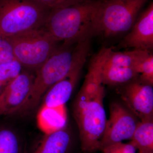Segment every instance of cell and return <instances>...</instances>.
<instances>
[{"instance_id": "cell-16", "label": "cell", "mask_w": 153, "mask_h": 153, "mask_svg": "<svg viewBox=\"0 0 153 153\" xmlns=\"http://www.w3.org/2000/svg\"><path fill=\"white\" fill-rule=\"evenodd\" d=\"M131 140L139 153H153V120L138 122Z\"/></svg>"}, {"instance_id": "cell-10", "label": "cell", "mask_w": 153, "mask_h": 153, "mask_svg": "<svg viewBox=\"0 0 153 153\" xmlns=\"http://www.w3.org/2000/svg\"><path fill=\"white\" fill-rule=\"evenodd\" d=\"M133 48L151 52L153 48V2L141 11L127 34L116 49Z\"/></svg>"}, {"instance_id": "cell-18", "label": "cell", "mask_w": 153, "mask_h": 153, "mask_svg": "<svg viewBox=\"0 0 153 153\" xmlns=\"http://www.w3.org/2000/svg\"><path fill=\"white\" fill-rule=\"evenodd\" d=\"M22 65L16 60L0 65V85L8 83L18 76Z\"/></svg>"}, {"instance_id": "cell-3", "label": "cell", "mask_w": 153, "mask_h": 153, "mask_svg": "<svg viewBox=\"0 0 153 153\" xmlns=\"http://www.w3.org/2000/svg\"><path fill=\"white\" fill-rule=\"evenodd\" d=\"M79 49V43L60 44L37 70L27 100L20 113L28 114L35 109L47 91L68 74L74 66Z\"/></svg>"}, {"instance_id": "cell-1", "label": "cell", "mask_w": 153, "mask_h": 153, "mask_svg": "<svg viewBox=\"0 0 153 153\" xmlns=\"http://www.w3.org/2000/svg\"><path fill=\"white\" fill-rule=\"evenodd\" d=\"M108 48L103 47L91 58L85 80L73 106V116L78 126L82 152L100 151V140L107 120L103 101L105 91L100 71Z\"/></svg>"}, {"instance_id": "cell-19", "label": "cell", "mask_w": 153, "mask_h": 153, "mask_svg": "<svg viewBox=\"0 0 153 153\" xmlns=\"http://www.w3.org/2000/svg\"><path fill=\"white\" fill-rule=\"evenodd\" d=\"M136 70L140 74L139 78L144 83L153 85V55L150 53L137 66Z\"/></svg>"}, {"instance_id": "cell-13", "label": "cell", "mask_w": 153, "mask_h": 153, "mask_svg": "<svg viewBox=\"0 0 153 153\" xmlns=\"http://www.w3.org/2000/svg\"><path fill=\"white\" fill-rule=\"evenodd\" d=\"M71 143V135L64 128L45 134L33 153H67Z\"/></svg>"}, {"instance_id": "cell-2", "label": "cell", "mask_w": 153, "mask_h": 153, "mask_svg": "<svg viewBox=\"0 0 153 153\" xmlns=\"http://www.w3.org/2000/svg\"><path fill=\"white\" fill-rule=\"evenodd\" d=\"M103 0L52 10L43 28L59 42L76 44L100 34V8Z\"/></svg>"}, {"instance_id": "cell-5", "label": "cell", "mask_w": 153, "mask_h": 153, "mask_svg": "<svg viewBox=\"0 0 153 153\" xmlns=\"http://www.w3.org/2000/svg\"><path fill=\"white\" fill-rule=\"evenodd\" d=\"M7 38L15 59L22 66L37 70L60 45L43 27Z\"/></svg>"}, {"instance_id": "cell-20", "label": "cell", "mask_w": 153, "mask_h": 153, "mask_svg": "<svg viewBox=\"0 0 153 153\" xmlns=\"http://www.w3.org/2000/svg\"><path fill=\"white\" fill-rule=\"evenodd\" d=\"M15 60L10 43L7 37L0 33V65Z\"/></svg>"}, {"instance_id": "cell-6", "label": "cell", "mask_w": 153, "mask_h": 153, "mask_svg": "<svg viewBox=\"0 0 153 153\" xmlns=\"http://www.w3.org/2000/svg\"><path fill=\"white\" fill-rule=\"evenodd\" d=\"M149 0H103L100 8V34L112 37L131 29Z\"/></svg>"}, {"instance_id": "cell-14", "label": "cell", "mask_w": 153, "mask_h": 153, "mask_svg": "<svg viewBox=\"0 0 153 153\" xmlns=\"http://www.w3.org/2000/svg\"><path fill=\"white\" fill-rule=\"evenodd\" d=\"M104 61L100 71L103 85L120 86L139 77L140 74L133 68L108 66L104 64Z\"/></svg>"}, {"instance_id": "cell-21", "label": "cell", "mask_w": 153, "mask_h": 153, "mask_svg": "<svg viewBox=\"0 0 153 153\" xmlns=\"http://www.w3.org/2000/svg\"><path fill=\"white\" fill-rule=\"evenodd\" d=\"M51 10L63 8L79 3L94 0H34Z\"/></svg>"}, {"instance_id": "cell-11", "label": "cell", "mask_w": 153, "mask_h": 153, "mask_svg": "<svg viewBox=\"0 0 153 153\" xmlns=\"http://www.w3.org/2000/svg\"><path fill=\"white\" fill-rule=\"evenodd\" d=\"M35 76L24 71L7 83L0 93V117L20 112L25 102Z\"/></svg>"}, {"instance_id": "cell-9", "label": "cell", "mask_w": 153, "mask_h": 153, "mask_svg": "<svg viewBox=\"0 0 153 153\" xmlns=\"http://www.w3.org/2000/svg\"><path fill=\"white\" fill-rule=\"evenodd\" d=\"M118 93L126 107L141 121L153 120V85L138 78L120 86Z\"/></svg>"}, {"instance_id": "cell-15", "label": "cell", "mask_w": 153, "mask_h": 153, "mask_svg": "<svg viewBox=\"0 0 153 153\" xmlns=\"http://www.w3.org/2000/svg\"><path fill=\"white\" fill-rule=\"evenodd\" d=\"M150 53L148 51L139 49H133L125 52H116L114 51L111 47L104 63L108 66L131 67L136 70L137 66Z\"/></svg>"}, {"instance_id": "cell-17", "label": "cell", "mask_w": 153, "mask_h": 153, "mask_svg": "<svg viewBox=\"0 0 153 153\" xmlns=\"http://www.w3.org/2000/svg\"><path fill=\"white\" fill-rule=\"evenodd\" d=\"M20 146L16 134L7 128L0 129V153H19Z\"/></svg>"}, {"instance_id": "cell-12", "label": "cell", "mask_w": 153, "mask_h": 153, "mask_svg": "<svg viewBox=\"0 0 153 153\" xmlns=\"http://www.w3.org/2000/svg\"><path fill=\"white\" fill-rule=\"evenodd\" d=\"M37 119L38 127L45 134L64 128L66 122L65 105L56 107L41 106Z\"/></svg>"}, {"instance_id": "cell-8", "label": "cell", "mask_w": 153, "mask_h": 153, "mask_svg": "<svg viewBox=\"0 0 153 153\" xmlns=\"http://www.w3.org/2000/svg\"><path fill=\"white\" fill-rule=\"evenodd\" d=\"M138 123L136 117L125 106L113 102L109 106V117L100 140V151L113 144L131 139Z\"/></svg>"}, {"instance_id": "cell-22", "label": "cell", "mask_w": 153, "mask_h": 153, "mask_svg": "<svg viewBox=\"0 0 153 153\" xmlns=\"http://www.w3.org/2000/svg\"><path fill=\"white\" fill-rule=\"evenodd\" d=\"M136 150L130 143L120 142L107 146L100 151L102 153H136Z\"/></svg>"}, {"instance_id": "cell-23", "label": "cell", "mask_w": 153, "mask_h": 153, "mask_svg": "<svg viewBox=\"0 0 153 153\" xmlns=\"http://www.w3.org/2000/svg\"></svg>"}, {"instance_id": "cell-4", "label": "cell", "mask_w": 153, "mask_h": 153, "mask_svg": "<svg viewBox=\"0 0 153 153\" xmlns=\"http://www.w3.org/2000/svg\"><path fill=\"white\" fill-rule=\"evenodd\" d=\"M51 10L34 0H0V33L10 37L43 27Z\"/></svg>"}, {"instance_id": "cell-7", "label": "cell", "mask_w": 153, "mask_h": 153, "mask_svg": "<svg viewBox=\"0 0 153 153\" xmlns=\"http://www.w3.org/2000/svg\"><path fill=\"white\" fill-rule=\"evenodd\" d=\"M90 39L79 43V49L74 66L66 76L52 85L44 96L42 106L56 107L65 105L71 97L90 49Z\"/></svg>"}]
</instances>
